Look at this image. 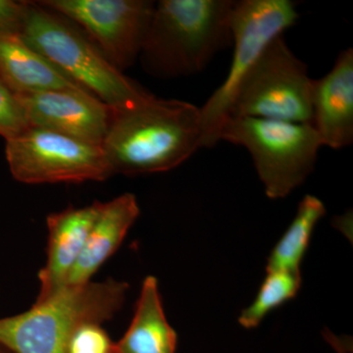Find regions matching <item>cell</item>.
Wrapping results in <instances>:
<instances>
[{"label":"cell","mask_w":353,"mask_h":353,"mask_svg":"<svg viewBox=\"0 0 353 353\" xmlns=\"http://www.w3.org/2000/svg\"><path fill=\"white\" fill-rule=\"evenodd\" d=\"M111 109L101 148L112 175L170 171L201 148V109L194 104L150 94Z\"/></svg>","instance_id":"1"},{"label":"cell","mask_w":353,"mask_h":353,"mask_svg":"<svg viewBox=\"0 0 353 353\" xmlns=\"http://www.w3.org/2000/svg\"><path fill=\"white\" fill-rule=\"evenodd\" d=\"M234 0H161L139 59L157 78L194 75L232 44Z\"/></svg>","instance_id":"2"},{"label":"cell","mask_w":353,"mask_h":353,"mask_svg":"<svg viewBox=\"0 0 353 353\" xmlns=\"http://www.w3.org/2000/svg\"><path fill=\"white\" fill-rule=\"evenodd\" d=\"M128 290L127 283L114 279L64 285L29 310L0 318V345L11 353H66L80 327L103 325L119 312Z\"/></svg>","instance_id":"3"},{"label":"cell","mask_w":353,"mask_h":353,"mask_svg":"<svg viewBox=\"0 0 353 353\" xmlns=\"http://www.w3.org/2000/svg\"><path fill=\"white\" fill-rule=\"evenodd\" d=\"M20 36L67 78L110 108H128L150 94L114 67L80 28L39 2L28 1Z\"/></svg>","instance_id":"4"},{"label":"cell","mask_w":353,"mask_h":353,"mask_svg":"<svg viewBox=\"0 0 353 353\" xmlns=\"http://www.w3.org/2000/svg\"><path fill=\"white\" fill-rule=\"evenodd\" d=\"M219 141L243 146L263 183L267 196L284 199L314 170L322 141L308 123L229 117Z\"/></svg>","instance_id":"5"},{"label":"cell","mask_w":353,"mask_h":353,"mask_svg":"<svg viewBox=\"0 0 353 353\" xmlns=\"http://www.w3.org/2000/svg\"><path fill=\"white\" fill-rule=\"evenodd\" d=\"M296 4L290 0L234 1L231 14L232 63L226 78L201 109V148L219 143L223 123L229 116L241 82L265 48L296 24Z\"/></svg>","instance_id":"6"},{"label":"cell","mask_w":353,"mask_h":353,"mask_svg":"<svg viewBox=\"0 0 353 353\" xmlns=\"http://www.w3.org/2000/svg\"><path fill=\"white\" fill-rule=\"evenodd\" d=\"M313 79L284 36L260 55L234 95L229 117L308 123L312 121Z\"/></svg>","instance_id":"7"},{"label":"cell","mask_w":353,"mask_h":353,"mask_svg":"<svg viewBox=\"0 0 353 353\" xmlns=\"http://www.w3.org/2000/svg\"><path fill=\"white\" fill-rule=\"evenodd\" d=\"M6 157L13 178L29 185L99 182L112 176L101 145L41 128L6 139Z\"/></svg>","instance_id":"8"},{"label":"cell","mask_w":353,"mask_h":353,"mask_svg":"<svg viewBox=\"0 0 353 353\" xmlns=\"http://www.w3.org/2000/svg\"><path fill=\"white\" fill-rule=\"evenodd\" d=\"M41 6L63 16L121 72L139 58L152 23L150 0H43Z\"/></svg>","instance_id":"9"},{"label":"cell","mask_w":353,"mask_h":353,"mask_svg":"<svg viewBox=\"0 0 353 353\" xmlns=\"http://www.w3.org/2000/svg\"><path fill=\"white\" fill-rule=\"evenodd\" d=\"M17 95V94H16ZM30 127L101 145L112 109L87 90H48L18 94Z\"/></svg>","instance_id":"10"},{"label":"cell","mask_w":353,"mask_h":353,"mask_svg":"<svg viewBox=\"0 0 353 353\" xmlns=\"http://www.w3.org/2000/svg\"><path fill=\"white\" fill-rule=\"evenodd\" d=\"M323 146L343 150L353 143V50H343L333 68L313 81L312 121Z\"/></svg>","instance_id":"11"},{"label":"cell","mask_w":353,"mask_h":353,"mask_svg":"<svg viewBox=\"0 0 353 353\" xmlns=\"http://www.w3.org/2000/svg\"><path fill=\"white\" fill-rule=\"evenodd\" d=\"M101 203L94 201L85 208H70L48 216L46 262L39 273V292L36 301L48 299L66 284L82 254Z\"/></svg>","instance_id":"12"},{"label":"cell","mask_w":353,"mask_h":353,"mask_svg":"<svg viewBox=\"0 0 353 353\" xmlns=\"http://www.w3.org/2000/svg\"><path fill=\"white\" fill-rule=\"evenodd\" d=\"M139 206L132 194H124L102 202L85 241L82 254L70 273L65 285L87 284L94 274L117 252L128 232L138 219Z\"/></svg>","instance_id":"13"},{"label":"cell","mask_w":353,"mask_h":353,"mask_svg":"<svg viewBox=\"0 0 353 353\" xmlns=\"http://www.w3.org/2000/svg\"><path fill=\"white\" fill-rule=\"evenodd\" d=\"M0 79L17 95L48 90H83L20 34L12 32H0Z\"/></svg>","instance_id":"14"},{"label":"cell","mask_w":353,"mask_h":353,"mask_svg":"<svg viewBox=\"0 0 353 353\" xmlns=\"http://www.w3.org/2000/svg\"><path fill=\"white\" fill-rule=\"evenodd\" d=\"M178 334L165 315L157 279L141 285L134 317L126 333L113 343L115 353H176Z\"/></svg>","instance_id":"15"},{"label":"cell","mask_w":353,"mask_h":353,"mask_svg":"<svg viewBox=\"0 0 353 353\" xmlns=\"http://www.w3.org/2000/svg\"><path fill=\"white\" fill-rule=\"evenodd\" d=\"M325 214L326 208L318 197L304 196L294 220L272 250L266 270L301 272L316 225Z\"/></svg>","instance_id":"16"},{"label":"cell","mask_w":353,"mask_h":353,"mask_svg":"<svg viewBox=\"0 0 353 353\" xmlns=\"http://www.w3.org/2000/svg\"><path fill=\"white\" fill-rule=\"evenodd\" d=\"M301 283V272L267 271L254 301L239 317L241 326L257 328L271 311L296 296Z\"/></svg>","instance_id":"17"},{"label":"cell","mask_w":353,"mask_h":353,"mask_svg":"<svg viewBox=\"0 0 353 353\" xmlns=\"http://www.w3.org/2000/svg\"><path fill=\"white\" fill-rule=\"evenodd\" d=\"M30 128L17 95L0 79V136L12 139Z\"/></svg>","instance_id":"18"},{"label":"cell","mask_w":353,"mask_h":353,"mask_svg":"<svg viewBox=\"0 0 353 353\" xmlns=\"http://www.w3.org/2000/svg\"><path fill=\"white\" fill-rule=\"evenodd\" d=\"M113 343L102 325L90 323L74 333L66 353H112Z\"/></svg>","instance_id":"19"},{"label":"cell","mask_w":353,"mask_h":353,"mask_svg":"<svg viewBox=\"0 0 353 353\" xmlns=\"http://www.w3.org/2000/svg\"><path fill=\"white\" fill-rule=\"evenodd\" d=\"M28 10V1L0 0V32L20 34Z\"/></svg>","instance_id":"20"},{"label":"cell","mask_w":353,"mask_h":353,"mask_svg":"<svg viewBox=\"0 0 353 353\" xmlns=\"http://www.w3.org/2000/svg\"><path fill=\"white\" fill-rule=\"evenodd\" d=\"M0 353H11L9 352V350H7L6 348H4L2 347V345H0Z\"/></svg>","instance_id":"21"},{"label":"cell","mask_w":353,"mask_h":353,"mask_svg":"<svg viewBox=\"0 0 353 353\" xmlns=\"http://www.w3.org/2000/svg\"><path fill=\"white\" fill-rule=\"evenodd\" d=\"M112 353H115V352H113Z\"/></svg>","instance_id":"22"}]
</instances>
